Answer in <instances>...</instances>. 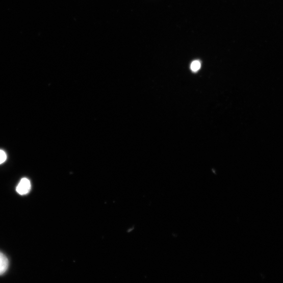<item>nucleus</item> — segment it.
Instances as JSON below:
<instances>
[{
	"label": "nucleus",
	"instance_id": "nucleus-1",
	"mask_svg": "<svg viewBox=\"0 0 283 283\" xmlns=\"http://www.w3.org/2000/svg\"><path fill=\"white\" fill-rule=\"evenodd\" d=\"M31 188L30 181L27 178H23L16 187V192L21 195H25L30 192Z\"/></svg>",
	"mask_w": 283,
	"mask_h": 283
},
{
	"label": "nucleus",
	"instance_id": "nucleus-2",
	"mask_svg": "<svg viewBox=\"0 0 283 283\" xmlns=\"http://www.w3.org/2000/svg\"><path fill=\"white\" fill-rule=\"evenodd\" d=\"M9 267V261L7 256L0 252V275L4 274Z\"/></svg>",
	"mask_w": 283,
	"mask_h": 283
},
{
	"label": "nucleus",
	"instance_id": "nucleus-3",
	"mask_svg": "<svg viewBox=\"0 0 283 283\" xmlns=\"http://www.w3.org/2000/svg\"><path fill=\"white\" fill-rule=\"evenodd\" d=\"M200 62L199 61H195L192 63L191 69L193 72H197L200 69Z\"/></svg>",
	"mask_w": 283,
	"mask_h": 283
},
{
	"label": "nucleus",
	"instance_id": "nucleus-4",
	"mask_svg": "<svg viewBox=\"0 0 283 283\" xmlns=\"http://www.w3.org/2000/svg\"><path fill=\"white\" fill-rule=\"evenodd\" d=\"M7 155L5 151L0 150V164L4 163L7 160Z\"/></svg>",
	"mask_w": 283,
	"mask_h": 283
}]
</instances>
